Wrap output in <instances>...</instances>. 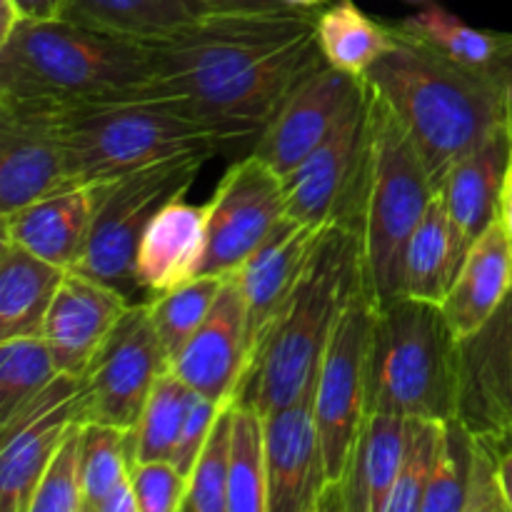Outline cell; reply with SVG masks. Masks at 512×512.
Returning <instances> with one entry per match:
<instances>
[{
	"mask_svg": "<svg viewBox=\"0 0 512 512\" xmlns=\"http://www.w3.org/2000/svg\"><path fill=\"white\" fill-rule=\"evenodd\" d=\"M195 15L215 13H258V10L285 8L283 0H188Z\"/></svg>",
	"mask_w": 512,
	"mask_h": 512,
	"instance_id": "cell-43",
	"label": "cell"
},
{
	"mask_svg": "<svg viewBox=\"0 0 512 512\" xmlns=\"http://www.w3.org/2000/svg\"><path fill=\"white\" fill-rule=\"evenodd\" d=\"M80 420L83 378L60 373L38 398L0 423V512H30L50 458Z\"/></svg>",
	"mask_w": 512,
	"mask_h": 512,
	"instance_id": "cell-12",
	"label": "cell"
},
{
	"mask_svg": "<svg viewBox=\"0 0 512 512\" xmlns=\"http://www.w3.org/2000/svg\"><path fill=\"white\" fill-rule=\"evenodd\" d=\"M373 298L365 280L355 285L333 325L318 378H315V418L325 465V508L333 510L350 458L365 420V358L373 320Z\"/></svg>",
	"mask_w": 512,
	"mask_h": 512,
	"instance_id": "cell-9",
	"label": "cell"
},
{
	"mask_svg": "<svg viewBox=\"0 0 512 512\" xmlns=\"http://www.w3.org/2000/svg\"><path fill=\"white\" fill-rule=\"evenodd\" d=\"M195 398H198V393L170 370H165L155 380L143 415L130 433L133 463L173 458L175 443H178L180 430H183Z\"/></svg>",
	"mask_w": 512,
	"mask_h": 512,
	"instance_id": "cell-32",
	"label": "cell"
},
{
	"mask_svg": "<svg viewBox=\"0 0 512 512\" xmlns=\"http://www.w3.org/2000/svg\"><path fill=\"white\" fill-rule=\"evenodd\" d=\"M285 218L283 175L260 155L230 165L208 200V233L193 278L235 275Z\"/></svg>",
	"mask_w": 512,
	"mask_h": 512,
	"instance_id": "cell-10",
	"label": "cell"
},
{
	"mask_svg": "<svg viewBox=\"0 0 512 512\" xmlns=\"http://www.w3.org/2000/svg\"><path fill=\"white\" fill-rule=\"evenodd\" d=\"M445 423L428 418H408V443H405L403 463L398 480L390 493L385 512H420L425 490L433 475Z\"/></svg>",
	"mask_w": 512,
	"mask_h": 512,
	"instance_id": "cell-37",
	"label": "cell"
},
{
	"mask_svg": "<svg viewBox=\"0 0 512 512\" xmlns=\"http://www.w3.org/2000/svg\"><path fill=\"white\" fill-rule=\"evenodd\" d=\"M498 75L505 80V85H508V103H510V118H512V45H510L508 55H505V60L500 63Z\"/></svg>",
	"mask_w": 512,
	"mask_h": 512,
	"instance_id": "cell-48",
	"label": "cell"
},
{
	"mask_svg": "<svg viewBox=\"0 0 512 512\" xmlns=\"http://www.w3.org/2000/svg\"><path fill=\"white\" fill-rule=\"evenodd\" d=\"M108 183H83L0 215V238L13 240L58 268L73 270L83 258Z\"/></svg>",
	"mask_w": 512,
	"mask_h": 512,
	"instance_id": "cell-21",
	"label": "cell"
},
{
	"mask_svg": "<svg viewBox=\"0 0 512 512\" xmlns=\"http://www.w3.org/2000/svg\"><path fill=\"white\" fill-rule=\"evenodd\" d=\"M98 512H140L138 498H135L133 480H123L118 488L110 490L103 498V503L98 505Z\"/></svg>",
	"mask_w": 512,
	"mask_h": 512,
	"instance_id": "cell-44",
	"label": "cell"
},
{
	"mask_svg": "<svg viewBox=\"0 0 512 512\" xmlns=\"http://www.w3.org/2000/svg\"><path fill=\"white\" fill-rule=\"evenodd\" d=\"M150 85L140 40L68 18H23L0 40V98L70 103Z\"/></svg>",
	"mask_w": 512,
	"mask_h": 512,
	"instance_id": "cell-7",
	"label": "cell"
},
{
	"mask_svg": "<svg viewBox=\"0 0 512 512\" xmlns=\"http://www.w3.org/2000/svg\"><path fill=\"white\" fill-rule=\"evenodd\" d=\"M408 443V418L368 413L333 510L385 512Z\"/></svg>",
	"mask_w": 512,
	"mask_h": 512,
	"instance_id": "cell-25",
	"label": "cell"
},
{
	"mask_svg": "<svg viewBox=\"0 0 512 512\" xmlns=\"http://www.w3.org/2000/svg\"><path fill=\"white\" fill-rule=\"evenodd\" d=\"M133 303L128 295L90 275L65 270L43 328V340L60 373L83 378L100 345Z\"/></svg>",
	"mask_w": 512,
	"mask_h": 512,
	"instance_id": "cell-19",
	"label": "cell"
},
{
	"mask_svg": "<svg viewBox=\"0 0 512 512\" xmlns=\"http://www.w3.org/2000/svg\"><path fill=\"white\" fill-rule=\"evenodd\" d=\"M395 40L393 23H380L353 0H335L318 13V43L333 68L363 80Z\"/></svg>",
	"mask_w": 512,
	"mask_h": 512,
	"instance_id": "cell-28",
	"label": "cell"
},
{
	"mask_svg": "<svg viewBox=\"0 0 512 512\" xmlns=\"http://www.w3.org/2000/svg\"><path fill=\"white\" fill-rule=\"evenodd\" d=\"M470 443H473V435L458 418L445 423L438 458H435V468L420 512H465Z\"/></svg>",
	"mask_w": 512,
	"mask_h": 512,
	"instance_id": "cell-38",
	"label": "cell"
},
{
	"mask_svg": "<svg viewBox=\"0 0 512 512\" xmlns=\"http://www.w3.org/2000/svg\"><path fill=\"white\" fill-rule=\"evenodd\" d=\"M408 3H425V0H408Z\"/></svg>",
	"mask_w": 512,
	"mask_h": 512,
	"instance_id": "cell-50",
	"label": "cell"
},
{
	"mask_svg": "<svg viewBox=\"0 0 512 512\" xmlns=\"http://www.w3.org/2000/svg\"><path fill=\"white\" fill-rule=\"evenodd\" d=\"M500 485L508 500V510L512 512V445L500 448Z\"/></svg>",
	"mask_w": 512,
	"mask_h": 512,
	"instance_id": "cell-47",
	"label": "cell"
},
{
	"mask_svg": "<svg viewBox=\"0 0 512 512\" xmlns=\"http://www.w3.org/2000/svg\"><path fill=\"white\" fill-rule=\"evenodd\" d=\"M133 443L128 430L83 420V512H98L105 495L130 478Z\"/></svg>",
	"mask_w": 512,
	"mask_h": 512,
	"instance_id": "cell-35",
	"label": "cell"
},
{
	"mask_svg": "<svg viewBox=\"0 0 512 512\" xmlns=\"http://www.w3.org/2000/svg\"><path fill=\"white\" fill-rule=\"evenodd\" d=\"M458 420L498 448L512 445V290L458 345Z\"/></svg>",
	"mask_w": 512,
	"mask_h": 512,
	"instance_id": "cell-15",
	"label": "cell"
},
{
	"mask_svg": "<svg viewBox=\"0 0 512 512\" xmlns=\"http://www.w3.org/2000/svg\"><path fill=\"white\" fill-rule=\"evenodd\" d=\"M30 512H83V420L70 428L50 458Z\"/></svg>",
	"mask_w": 512,
	"mask_h": 512,
	"instance_id": "cell-39",
	"label": "cell"
},
{
	"mask_svg": "<svg viewBox=\"0 0 512 512\" xmlns=\"http://www.w3.org/2000/svg\"><path fill=\"white\" fill-rule=\"evenodd\" d=\"M510 133H512V118H510ZM500 220H503L505 230H508V235L512 240V140H510L508 168H505L503 193H500Z\"/></svg>",
	"mask_w": 512,
	"mask_h": 512,
	"instance_id": "cell-46",
	"label": "cell"
},
{
	"mask_svg": "<svg viewBox=\"0 0 512 512\" xmlns=\"http://www.w3.org/2000/svg\"><path fill=\"white\" fill-rule=\"evenodd\" d=\"M168 365L148 300H135L85 370V420L133 433Z\"/></svg>",
	"mask_w": 512,
	"mask_h": 512,
	"instance_id": "cell-11",
	"label": "cell"
},
{
	"mask_svg": "<svg viewBox=\"0 0 512 512\" xmlns=\"http://www.w3.org/2000/svg\"><path fill=\"white\" fill-rule=\"evenodd\" d=\"M248 365L250 348L243 290L238 275H228L208 318L170 360L168 370L198 395L223 403L238 395Z\"/></svg>",
	"mask_w": 512,
	"mask_h": 512,
	"instance_id": "cell-18",
	"label": "cell"
},
{
	"mask_svg": "<svg viewBox=\"0 0 512 512\" xmlns=\"http://www.w3.org/2000/svg\"><path fill=\"white\" fill-rule=\"evenodd\" d=\"M368 148V85L355 98L333 133L283 175L285 215L298 223L325 228L350 223L358 200Z\"/></svg>",
	"mask_w": 512,
	"mask_h": 512,
	"instance_id": "cell-13",
	"label": "cell"
},
{
	"mask_svg": "<svg viewBox=\"0 0 512 512\" xmlns=\"http://www.w3.org/2000/svg\"><path fill=\"white\" fill-rule=\"evenodd\" d=\"M63 18L100 33L148 40L195 18L188 0H65Z\"/></svg>",
	"mask_w": 512,
	"mask_h": 512,
	"instance_id": "cell-30",
	"label": "cell"
},
{
	"mask_svg": "<svg viewBox=\"0 0 512 512\" xmlns=\"http://www.w3.org/2000/svg\"><path fill=\"white\" fill-rule=\"evenodd\" d=\"M325 228L298 223V220L285 215L278 228L270 233V238L235 273L245 300L250 363H253L260 340L265 338L285 300L290 298L298 280L303 278L305 265H308Z\"/></svg>",
	"mask_w": 512,
	"mask_h": 512,
	"instance_id": "cell-20",
	"label": "cell"
},
{
	"mask_svg": "<svg viewBox=\"0 0 512 512\" xmlns=\"http://www.w3.org/2000/svg\"><path fill=\"white\" fill-rule=\"evenodd\" d=\"M235 398L225 400L213 430L188 475L183 512H228L230 483V425Z\"/></svg>",
	"mask_w": 512,
	"mask_h": 512,
	"instance_id": "cell-36",
	"label": "cell"
},
{
	"mask_svg": "<svg viewBox=\"0 0 512 512\" xmlns=\"http://www.w3.org/2000/svg\"><path fill=\"white\" fill-rule=\"evenodd\" d=\"M23 18L30 20H55L63 18L65 0H15Z\"/></svg>",
	"mask_w": 512,
	"mask_h": 512,
	"instance_id": "cell-45",
	"label": "cell"
},
{
	"mask_svg": "<svg viewBox=\"0 0 512 512\" xmlns=\"http://www.w3.org/2000/svg\"><path fill=\"white\" fill-rule=\"evenodd\" d=\"M395 25L443 58L473 70L498 73L500 63L512 45L510 33H490V30L473 28L438 3L425 5L420 8V13L403 18Z\"/></svg>",
	"mask_w": 512,
	"mask_h": 512,
	"instance_id": "cell-27",
	"label": "cell"
},
{
	"mask_svg": "<svg viewBox=\"0 0 512 512\" xmlns=\"http://www.w3.org/2000/svg\"><path fill=\"white\" fill-rule=\"evenodd\" d=\"M228 512H268L263 415L235 400L230 425Z\"/></svg>",
	"mask_w": 512,
	"mask_h": 512,
	"instance_id": "cell-31",
	"label": "cell"
},
{
	"mask_svg": "<svg viewBox=\"0 0 512 512\" xmlns=\"http://www.w3.org/2000/svg\"><path fill=\"white\" fill-rule=\"evenodd\" d=\"M433 195L418 148L388 103L368 88V148L350 225L358 233L363 280L375 305L400 295L405 248Z\"/></svg>",
	"mask_w": 512,
	"mask_h": 512,
	"instance_id": "cell-5",
	"label": "cell"
},
{
	"mask_svg": "<svg viewBox=\"0 0 512 512\" xmlns=\"http://www.w3.org/2000/svg\"><path fill=\"white\" fill-rule=\"evenodd\" d=\"M455 278L453 230H450L448 210L435 190L428 210L418 228L413 230L405 248L403 288L400 295L443 305L450 283Z\"/></svg>",
	"mask_w": 512,
	"mask_h": 512,
	"instance_id": "cell-29",
	"label": "cell"
},
{
	"mask_svg": "<svg viewBox=\"0 0 512 512\" xmlns=\"http://www.w3.org/2000/svg\"><path fill=\"white\" fill-rule=\"evenodd\" d=\"M512 290V240L498 218L470 245L443 300V313L455 338L483 328Z\"/></svg>",
	"mask_w": 512,
	"mask_h": 512,
	"instance_id": "cell-24",
	"label": "cell"
},
{
	"mask_svg": "<svg viewBox=\"0 0 512 512\" xmlns=\"http://www.w3.org/2000/svg\"><path fill=\"white\" fill-rule=\"evenodd\" d=\"M285 5H293V8H318V5L328 3V0H283Z\"/></svg>",
	"mask_w": 512,
	"mask_h": 512,
	"instance_id": "cell-49",
	"label": "cell"
},
{
	"mask_svg": "<svg viewBox=\"0 0 512 512\" xmlns=\"http://www.w3.org/2000/svg\"><path fill=\"white\" fill-rule=\"evenodd\" d=\"M395 40L365 83L393 110L438 190L450 170L510 123L508 85L430 50L393 23Z\"/></svg>",
	"mask_w": 512,
	"mask_h": 512,
	"instance_id": "cell-2",
	"label": "cell"
},
{
	"mask_svg": "<svg viewBox=\"0 0 512 512\" xmlns=\"http://www.w3.org/2000/svg\"><path fill=\"white\" fill-rule=\"evenodd\" d=\"M208 233V203H188L185 198L165 205L145 230L135 255L138 290L163 295L193 280L203 258Z\"/></svg>",
	"mask_w": 512,
	"mask_h": 512,
	"instance_id": "cell-23",
	"label": "cell"
},
{
	"mask_svg": "<svg viewBox=\"0 0 512 512\" xmlns=\"http://www.w3.org/2000/svg\"><path fill=\"white\" fill-rule=\"evenodd\" d=\"M223 403L203 398V395L195 398L193 408H190L188 418H185L183 423V430H180L178 443H175L173 458H170V463H173L183 475H190V470H193L195 460H198L200 450H203L205 440H208L210 430H213L215 418H218Z\"/></svg>",
	"mask_w": 512,
	"mask_h": 512,
	"instance_id": "cell-42",
	"label": "cell"
},
{
	"mask_svg": "<svg viewBox=\"0 0 512 512\" xmlns=\"http://www.w3.org/2000/svg\"><path fill=\"white\" fill-rule=\"evenodd\" d=\"M363 85L365 80L353 78L325 60L295 85L273 120L255 138L253 153L275 173L288 175L333 133L355 98L363 93Z\"/></svg>",
	"mask_w": 512,
	"mask_h": 512,
	"instance_id": "cell-16",
	"label": "cell"
},
{
	"mask_svg": "<svg viewBox=\"0 0 512 512\" xmlns=\"http://www.w3.org/2000/svg\"><path fill=\"white\" fill-rule=\"evenodd\" d=\"M78 185L45 103L0 98V215Z\"/></svg>",
	"mask_w": 512,
	"mask_h": 512,
	"instance_id": "cell-14",
	"label": "cell"
},
{
	"mask_svg": "<svg viewBox=\"0 0 512 512\" xmlns=\"http://www.w3.org/2000/svg\"><path fill=\"white\" fill-rule=\"evenodd\" d=\"M263 425L268 512L323 510L328 483L315 418V380L293 403L263 415Z\"/></svg>",
	"mask_w": 512,
	"mask_h": 512,
	"instance_id": "cell-17",
	"label": "cell"
},
{
	"mask_svg": "<svg viewBox=\"0 0 512 512\" xmlns=\"http://www.w3.org/2000/svg\"><path fill=\"white\" fill-rule=\"evenodd\" d=\"M65 270L0 238V340L43 335Z\"/></svg>",
	"mask_w": 512,
	"mask_h": 512,
	"instance_id": "cell-26",
	"label": "cell"
},
{
	"mask_svg": "<svg viewBox=\"0 0 512 512\" xmlns=\"http://www.w3.org/2000/svg\"><path fill=\"white\" fill-rule=\"evenodd\" d=\"M223 285V275H200V278L188 280V283L178 285L168 293L145 298L155 333H158L160 345L168 355V363L185 348V343L193 338L195 330L208 318Z\"/></svg>",
	"mask_w": 512,
	"mask_h": 512,
	"instance_id": "cell-33",
	"label": "cell"
},
{
	"mask_svg": "<svg viewBox=\"0 0 512 512\" xmlns=\"http://www.w3.org/2000/svg\"><path fill=\"white\" fill-rule=\"evenodd\" d=\"M45 108L78 183H108L170 155L215 153L225 145L185 100L155 85Z\"/></svg>",
	"mask_w": 512,
	"mask_h": 512,
	"instance_id": "cell-3",
	"label": "cell"
},
{
	"mask_svg": "<svg viewBox=\"0 0 512 512\" xmlns=\"http://www.w3.org/2000/svg\"><path fill=\"white\" fill-rule=\"evenodd\" d=\"M510 140L512 133L508 123L498 133L490 135L480 148L465 155L438 188L448 210L450 230H453L455 275L470 245L500 215V193H503L505 168L510 158Z\"/></svg>",
	"mask_w": 512,
	"mask_h": 512,
	"instance_id": "cell-22",
	"label": "cell"
},
{
	"mask_svg": "<svg viewBox=\"0 0 512 512\" xmlns=\"http://www.w3.org/2000/svg\"><path fill=\"white\" fill-rule=\"evenodd\" d=\"M140 512H183L188 495V475L170 460H145L130 468Z\"/></svg>",
	"mask_w": 512,
	"mask_h": 512,
	"instance_id": "cell-40",
	"label": "cell"
},
{
	"mask_svg": "<svg viewBox=\"0 0 512 512\" xmlns=\"http://www.w3.org/2000/svg\"><path fill=\"white\" fill-rule=\"evenodd\" d=\"M458 345L443 305L398 295L375 305L365 358V413L458 418Z\"/></svg>",
	"mask_w": 512,
	"mask_h": 512,
	"instance_id": "cell-6",
	"label": "cell"
},
{
	"mask_svg": "<svg viewBox=\"0 0 512 512\" xmlns=\"http://www.w3.org/2000/svg\"><path fill=\"white\" fill-rule=\"evenodd\" d=\"M58 375L43 335L0 340V423L38 398Z\"/></svg>",
	"mask_w": 512,
	"mask_h": 512,
	"instance_id": "cell-34",
	"label": "cell"
},
{
	"mask_svg": "<svg viewBox=\"0 0 512 512\" xmlns=\"http://www.w3.org/2000/svg\"><path fill=\"white\" fill-rule=\"evenodd\" d=\"M213 153H178L110 180L100 200L83 258L73 270L110 285L133 300L135 255L155 215L185 198Z\"/></svg>",
	"mask_w": 512,
	"mask_h": 512,
	"instance_id": "cell-8",
	"label": "cell"
},
{
	"mask_svg": "<svg viewBox=\"0 0 512 512\" xmlns=\"http://www.w3.org/2000/svg\"><path fill=\"white\" fill-rule=\"evenodd\" d=\"M360 278L358 233L343 220L330 223L305 265L303 278L260 340L235 400L268 415L303 395L318 375L335 320Z\"/></svg>",
	"mask_w": 512,
	"mask_h": 512,
	"instance_id": "cell-4",
	"label": "cell"
},
{
	"mask_svg": "<svg viewBox=\"0 0 512 512\" xmlns=\"http://www.w3.org/2000/svg\"><path fill=\"white\" fill-rule=\"evenodd\" d=\"M465 512H510L503 485H500V448L480 435H473V443H470Z\"/></svg>",
	"mask_w": 512,
	"mask_h": 512,
	"instance_id": "cell-41",
	"label": "cell"
},
{
	"mask_svg": "<svg viewBox=\"0 0 512 512\" xmlns=\"http://www.w3.org/2000/svg\"><path fill=\"white\" fill-rule=\"evenodd\" d=\"M140 45L150 85L185 100L225 143L258 138L295 85L325 63L318 13L293 5L195 15Z\"/></svg>",
	"mask_w": 512,
	"mask_h": 512,
	"instance_id": "cell-1",
	"label": "cell"
}]
</instances>
